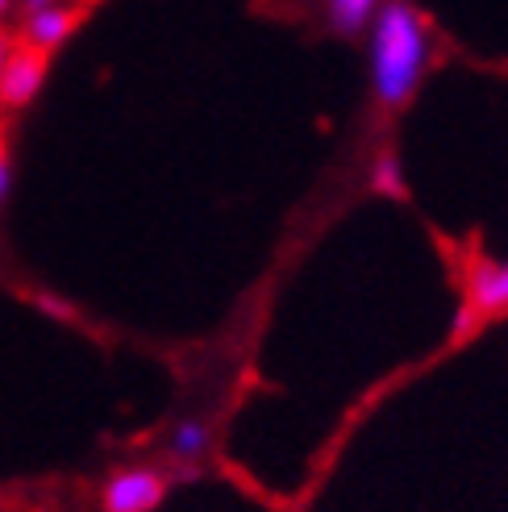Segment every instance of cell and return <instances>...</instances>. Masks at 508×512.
Listing matches in <instances>:
<instances>
[{"mask_svg": "<svg viewBox=\"0 0 508 512\" xmlns=\"http://www.w3.org/2000/svg\"><path fill=\"white\" fill-rule=\"evenodd\" d=\"M429 67V25L409 0H388L371 21V92L384 109L409 105Z\"/></svg>", "mask_w": 508, "mask_h": 512, "instance_id": "obj_1", "label": "cell"}, {"mask_svg": "<svg viewBox=\"0 0 508 512\" xmlns=\"http://www.w3.org/2000/svg\"><path fill=\"white\" fill-rule=\"evenodd\" d=\"M167 492V479L155 467H125L105 483V512H155Z\"/></svg>", "mask_w": 508, "mask_h": 512, "instance_id": "obj_2", "label": "cell"}, {"mask_svg": "<svg viewBox=\"0 0 508 512\" xmlns=\"http://www.w3.org/2000/svg\"><path fill=\"white\" fill-rule=\"evenodd\" d=\"M42 80H46V50H34V46L21 42L17 50H9L5 71H0V105L5 109L30 105L42 88Z\"/></svg>", "mask_w": 508, "mask_h": 512, "instance_id": "obj_3", "label": "cell"}, {"mask_svg": "<svg viewBox=\"0 0 508 512\" xmlns=\"http://www.w3.org/2000/svg\"><path fill=\"white\" fill-rule=\"evenodd\" d=\"M467 309L484 317H504L508 313V259L504 263H479L467 279Z\"/></svg>", "mask_w": 508, "mask_h": 512, "instance_id": "obj_4", "label": "cell"}, {"mask_svg": "<svg viewBox=\"0 0 508 512\" xmlns=\"http://www.w3.org/2000/svg\"><path fill=\"white\" fill-rule=\"evenodd\" d=\"M213 450V425L205 417H180L167 429V454L175 467H184V475H192Z\"/></svg>", "mask_w": 508, "mask_h": 512, "instance_id": "obj_5", "label": "cell"}, {"mask_svg": "<svg viewBox=\"0 0 508 512\" xmlns=\"http://www.w3.org/2000/svg\"><path fill=\"white\" fill-rule=\"evenodd\" d=\"M75 21H80V9H71V5H46V9H34L30 17H25V30H21V38H25V46H34V50H55V46H63L67 38H71V30H75Z\"/></svg>", "mask_w": 508, "mask_h": 512, "instance_id": "obj_6", "label": "cell"}, {"mask_svg": "<svg viewBox=\"0 0 508 512\" xmlns=\"http://www.w3.org/2000/svg\"><path fill=\"white\" fill-rule=\"evenodd\" d=\"M384 0H329V21L338 34H359L375 21Z\"/></svg>", "mask_w": 508, "mask_h": 512, "instance_id": "obj_7", "label": "cell"}, {"mask_svg": "<svg viewBox=\"0 0 508 512\" xmlns=\"http://www.w3.org/2000/svg\"><path fill=\"white\" fill-rule=\"evenodd\" d=\"M371 188L384 196H404V171L396 163V155H379L371 167Z\"/></svg>", "mask_w": 508, "mask_h": 512, "instance_id": "obj_8", "label": "cell"}, {"mask_svg": "<svg viewBox=\"0 0 508 512\" xmlns=\"http://www.w3.org/2000/svg\"><path fill=\"white\" fill-rule=\"evenodd\" d=\"M9 179H13V167H9V146H5V138H0V200H5V192H9Z\"/></svg>", "mask_w": 508, "mask_h": 512, "instance_id": "obj_9", "label": "cell"}, {"mask_svg": "<svg viewBox=\"0 0 508 512\" xmlns=\"http://www.w3.org/2000/svg\"><path fill=\"white\" fill-rule=\"evenodd\" d=\"M46 5H55V0H25V9H30V13L34 9H46Z\"/></svg>", "mask_w": 508, "mask_h": 512, "instance_id": "obj_10", "label": "cell"}, {"mask_svg": "<svg viewBox=\"0 0 508 512\" xmlns=\"http://www.w3.org/2000/svg\"><path fill=\"white\" fill-rule=\"evenodd\" d=\"M9 50H13V46H9L5 38H0V71H5V59H9Z\"/></svg>", "mask_w": 508, "mask_h": 512, "instance_id": "obj_11", "label": "cell"}, {"mask_svg": "<svg viewBox=\"0 0 508 512\" xmlns=\"http://www.w3.org/2000/svg\"><path fill=\"white\" fill-rule=\"evenodd\" d=\"M9 5H13V0H0V17H5V13H9Z\"/></svg>", "mask_w": 508, "mask_h": 512, "instance_id": "obj_12", "label": "cell"}]
</instances>
